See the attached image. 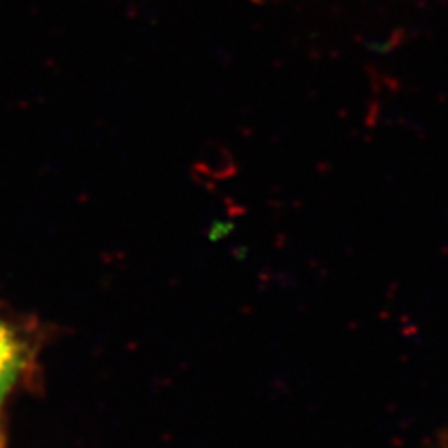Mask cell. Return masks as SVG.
<instances>
[{
	"mask_svg": "<svg viewBox=\"0 0 448 448\" xmlns=\"http://www.w3.org/2000/svg\"><path fill=\"white\" fill-rule=\"evenodd\" d=\"M27 361L25 342L13 331V327L0 320V406L27 368Z\"/></svg>",
	"mask_w": 448,
	"mask_h": 448,
	"instance_id": "obj_1",
	"label": "cell"
}]
</instances>
